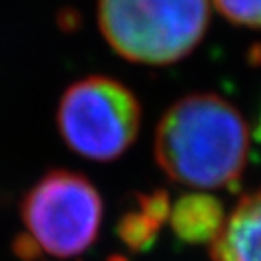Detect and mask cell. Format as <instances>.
Masks as SVG:
<instances>
[{
	"instance_id": "obj_5",
	"label": "cell",
	"mask_w": 261,
	"mask_h": 261,
	"mask_svg": "<svg viewBox=\"0 0 261 261\" xmlns=\"http://www.w3.org/2000/svg\"><path fill=\"white\" fill-rule=\"evenodd\" d=\"M212 261H261V187L245 194L218 236L211 241Z\"/></svg>"
},
{
	"instance_id": "obj_8",
	"label": "cell",
	"mask_w": 261,
	"mask_h": 261,
	"mask_svg": "<svg viewBox=\"0 0 261 261\" xmlns=\"http://www.w3.org/2000/svg\"><path fill=\"white\" fill-rule=\"evenodd\" d=\"M230 24L261 29V0H212Z\"/></svg>"
},
{
	"instance_id": "obj_4",
	"label": "cell",
	"mask_w": 261,
	"mask_h": 261,
	"mask_svg": "<svg viewBox=\"0 0 261 261\" xmlns=\"http://www.w3.org/2000/svg\"><path fill=\"white\" fill-rule=\"evenodd\" d=\"M20 214L25 232L44 252L73 257L96 240L103 203L86 176L67 169H53L25 192Z\"/></svg>"
},
{
	"instance_id": "obj_6",
	"label": "cell",
	"mask_w": 261,
	"mask_h": 261,
	"mask_svg": "<svg viewBox=\"0 0 261 261\" xmlns=\"http://www.w3.org/2000/svg\"><path fill=\"white\" fill-rule=\"evenodd\" d=\"M169 223L184 243H211L225 223L223 203L207 192H189L171 205Z\"/></svg>"
},
{
	"instance_id": "obj_9",
	"label": "cell",
	"mask_w": 261,
	"mask_h": 261,
	"mask_svg": "<svg viewBox=\"0 0 261 261\" xmlns=\"http://www.w3.org/2000/svg\"><path fill=\"white\" fill-rule=\"evenodd\" d=\"M13 252L20 261H38L44 254L40 245L33 240L28 232L18 234L13 241Z\"/></svg>"
},
{
	"instance_id": "obj_3",
	"label": "cell",
	"mask_w": 261,
	"mask_h": 261,
	"mask_svg": "<svg viewBox=\"0 0 261 261\" xmlns=\"http://www.w3.org/2000/svg\"><path fill=\"white\" fill-rule=\"evenodd\" d=\"M142 109L122 82L87 76L65 89L57 125L71 151L93 162L116 160L135 143Z\"/></svg>"
},
{
	"instance_id": "obj_1",
	"label": "cell",
	"mask_w": 261,
	"mask_h": 261,
	"mask_svg": "<svg viewBox=\"0 0 261 261\" xmlns=\"http://www.w3.org/2000/svg\"><path fill=\"white\" fill-rule=\"evenodd\" d=\"M250 130L236 106L212 93L179 98L162 116L154 158L169 179L192 189H228L240 181Z\"/></svg>"
},
{
	"instance_id": "obj_10",
	"label": "cell",
	"mask_w": 261,
	"mask_h": 261,
	"mask_svg": "<svg viewBox=\"0 0 261 261\" xmlns=\"http://www.w3.org/2000/svg\"><path fill=\"white\" fill-rule=\"evenodd\" d=\"M256 140L261 143V113H259V122H257V127H256Z\"/></svg>"
},
{
	"instance_id": "obj_11",
	"label": "cell",
	"mask_w": 261,
	"mask_h": 261,
	"mask_svg": "<svg viewBox=\"0 0 261 261\" xmlns=\"http://www.w3.org/2000/svg\"><path fill=\"white\" fill-rule=\"evenodd\" d=\"M107 261H129V259L123 257V256H109L107 257Z\"/></svg>"
},
{
	"instance_id": "obj_7",
	"label": "cell",
	"mask_w": 261,
	"mask_h": 261,
	"mask_svg": "<svg viewBox=\"0 0 261 261\" xmlns=\"http://www.w3.org/2000/svg\"><path fill=\"white\" fill-rule=\"evenodd\" d=\"M138 208L127 211L116 225V234L133 252H145L154 245L160 228L169 220L171 200L165 191L138 196Z\"/></svg>"
},
{
	"instance_id": "obj_2",
	"label": "cell",
	"mask_w": 261,
	"mask_h": 261,
	"mask_svg": "<svg viewBox=\"0 0 261 261\" xmlns=\"http://www.w3.org/2000/svg\"><path fill=\"white\" fill-rule=\"evenodd\" d=\"M211 20L208 0H98V24L114 53L167 65L191 55Z\"/></svg>"
}]
</instances>
